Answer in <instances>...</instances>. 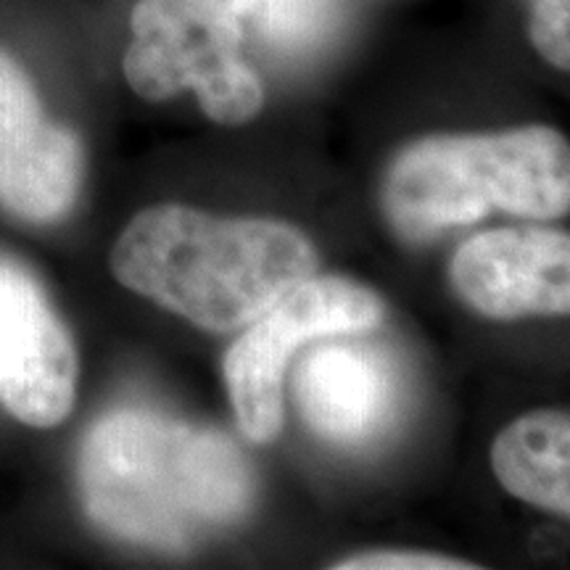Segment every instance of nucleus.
<instances>
[{"label": "nucleus", "mask_w": 570, "mask_h": 570, "mask_svg": "<svg viewBox=\"0 0 570 570\" xmlns=\"http://www.w3.org/2000/svg\"><path fill=\"white\" fill-rule=\"evenodd\" d=\"M77 473L92 523L156 550H185L252 502V473L230 439L142 410L98 420Z\"/></svg>", "instance_id": "1"}, {"label": "nucleus", "mask_w": 570, "mask_h": 570, "mask_svg": "<svg viewBox=\"0 0 570 570\" xmlns=\"http://www.w3.org/2000/svg\"><path fill=\"white\" fill-rule=\"evenodd\" d=\"M117 281L206 331L252 325L315 275L317 254L296 227L156 206L138 214L111 252Z\"/></svg>", "instance_id": "2"}, {"label": "nucleus", "mask_w": 570, "mask_h": 570, "mask_svg": "<svg viewBox=\"0 0 570 570\" xmlns=\"http://www.w3.org/2000/svg\"><path fill=\"white\" fill-rule=\"evenodd\" d=\"M568 204V142L550 127L420 140L399 156L386 183L391 223L415 240L475 223L491 206L552 219Z\"/></svg>", "instance_id": "3"}, {"label": "nucleus", "mask_w": 570, "mask_h": 570, "mask_svg": "<svg viewBox=\"0 0 570 570\" xmlns=\"http://www.w3.org/2000/svg\"><path fill=\"white\" fill-rule=\"evenodd\" d=\"M381 317V298L344 277L312 275L277 298L225 360V381L246 436L262 444L281 433L283 373L302 341L367 331Z\"/></svg>", "instance_id": "4"}, {"label": "nucleus", "mask_w": 570, "mask_h": 570, "mask_svg": "<svg viewBox=\"0 0 570 570\" xmlns=\"http://www.w3.org/2000/svg\"><path fill=\"white\" fill-rule=\"evenodd\" d=\"M132 40L125 77L146 101H167L196 90L206 117L219 125H244L265 101L259 77L238 59L240 27H204L177 17L161 0H140L132 9Z\"/></svg>", "instance_id": "5"}, {"label": "nucleus", "mask_w": 570, "mask_h": 570, "mask_svg": "<svg viewBox=\"0 0 570 570\" xmlns=\"http://www.w3.org/2000/svg\"><path fill=\"white\" fill-rule=\"evenodd\" d=\"M80 360L40 283L0 256V404L19 423L56 428L77 399Z\"/></svg>", "instance_id": "6"}, {"label": "nucleus", "mask_w": 570, "mask_h": 570, "mask_svg": "<svg viewBox=\"0 0 570 570\" xmlns=\"http://www.w3.org/2000/svg\"><path fill=\"white\" fill-rule=\"evenodd\" d=\"M82 146L42 111L21 63L0 51V204L30 223L63 217L80 194Z\"/></svg>", "instance_id": "7"}, {"label": "nucleus", "mask_w": 570, "mask_h": 570, "mask_svg": "<svg viewBox=\"0 0 570 570\" xmlns=\"http://www.w3.org/2000/svg\"><path fill=\"white\" fill-rule=\"evenodd\" d=\"M452 283L487 317L560 315L570 306L568 235L510 227L475 235L454 254Z\"/></svg>", "instance_id": "8"}, {"label": "nucleus", "mask_w": 570, "mask_h": 570, "mask_svg": "<svg viewBox=\"0 0 570 570\" xmlns=\"http://www.w3.org/2000/svg\"><path fill=\"white\" fill-rule=\"evenodd\" d=\"M306 423L336 441L365 439L386 415L391 383L373 354L327 346L304 362L296 381Z\"/></svg>", "instance_id": "9"}, {"label": "nucleus", "mask_w": 570, "mask_h": 570, "mask_svg": "<svg viewBox=\"0 0 570 570\" xmlns=\"http://www.w3.org/2000/svg\"><path fill=\"white\" fill-rule=\"evenodd\" d=\"M491 465L510 494L560 515L570 512V420L562 412H531L504 428Z\"/></svg>", "instance_id": "10"}, {"label": "nucleus", "mask_w": 570, "mask_h": 570, "mask_svg": "<svg viewBox=\"0 0 570 570\" xmlns=\"http://www.w3.org/2000/svg\"><path fill=\"white\" fill-rule=\"evenodd\" d=\"M333 0H256L248 17L262 38L281 48H306L331 30Z\"/></svg>", "instance_id": "11"}, {"label": "nucleus", "mask_w": 570, "mask_h": 570, "mask_svg": "<svg viewBox=\"0 0 570 570\" xmlns=\"http://www.w3.org/2000/svg\"><path fill=\"white\" fill-rule=\"evenodd\" d=\"M531 40L552 67H570V0H533Z\"/></svg>", "instance_id": "12"}, {"label": "nucleus", "mask_w": 570, "mask_h": 570, "mask_svg": "<svg viewBox=\"0 0 570 570\" xmlns=\"http://www.w3.org/2000/svg\"><path fill=\"white\" fill-rule=\"evenodd\" d=\"M177 17L204 27H240L248 19L256 0H161Z\"/></svg>", "instance_id": "13"}, {"label": "nucleus", "mask_w": 570, "mask_h": 570, "mask_svg": "<svg viewBox=\"0 0 570 570\" xmlns=\"http://www.w3.org/2000/svg\"><path fill=\"white\" fill-rule=\"evenodd\" d=\"M470 562H460L441 554L425 552H373L356 554L338 566V570H470Z\"/></svg>", "instance_id": "14"}]
</instances>
